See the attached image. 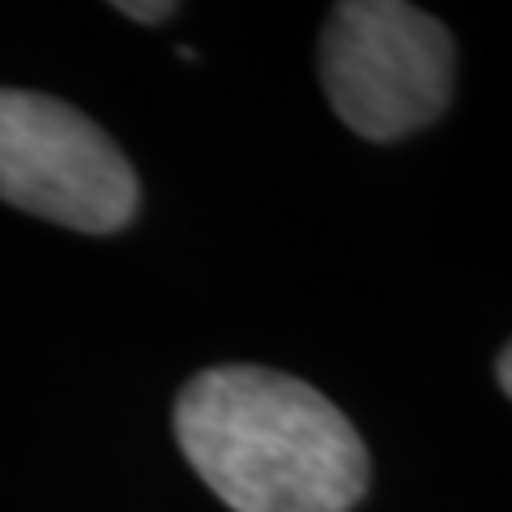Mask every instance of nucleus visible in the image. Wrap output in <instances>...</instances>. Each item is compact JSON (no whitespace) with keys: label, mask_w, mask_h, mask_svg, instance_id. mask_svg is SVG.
Here are the masks:
<instances>
[{"label":"nucleus","mask_w":512,"mask_h":512,"mask_svg":"<svg viewBox=\"0 0 512 512\" xmlns=\"http://www.w3.org/2000/svg\"><path fill=\"white\" fill-rule=\"evenodd\" d=\"M116 9L124 13V18H133V22H167L175 13V5H137V0H120Z\"/></svg>","instance_id":"4"},{"label":"nucleus","mask_w":512,"mask_h":512,"mask_svg":"<svg viewBox=\"0 0 512 512\" xmlns=\"http://www.w3.org/2000/svg\"><path fill=\"white\" fill-rule=\"evenodd\" d=\"M320 86L350 133L397 141L453 99V35L402 0H342L320 30Z\"/></svg>","instance_id":"2"},{"label":"nucleus","mask_w":512,"mask_h":512,"mask_svg":"<svg viewBox=\"0 0 512 512\" xmlns=\"http://www.w3.org/2000/svg\"><path fill=\"white\" fill-rule=\"evenodd\" d=\"M0 201L69 231L111 235L133 222L141 188L90 116L35 90H0Z\"/></svg>","instance_id":"3"},{"label":"nucleus","mask_w":512,"mask_h":512,"mask_svg":"<svg viewBox=\"0 0 512 512\" xmlns=\"http://www.w3.org/2000/svg\"><path fill=\"white\" fill-rule=\"evenodd\" d=\"M175 440L231 512H350L367 491V448L308 380L227 363L192 376Z\"/></svg>","instance_id":"1"},{"label":"nucleus","mask_w":512,"mask_h":512,"mask_svg":"<svg viewBox=\"0 0 512 512\" xmlns=\"http://www.w3.org/2000/svg\"><path fill=\"white\" fill-rule=\"evenodd\" d=\"M495 380H500V389L512 397V342L504 346V355L495 359Z\"/></svg>","instance_id":"5"}]
</instances>
